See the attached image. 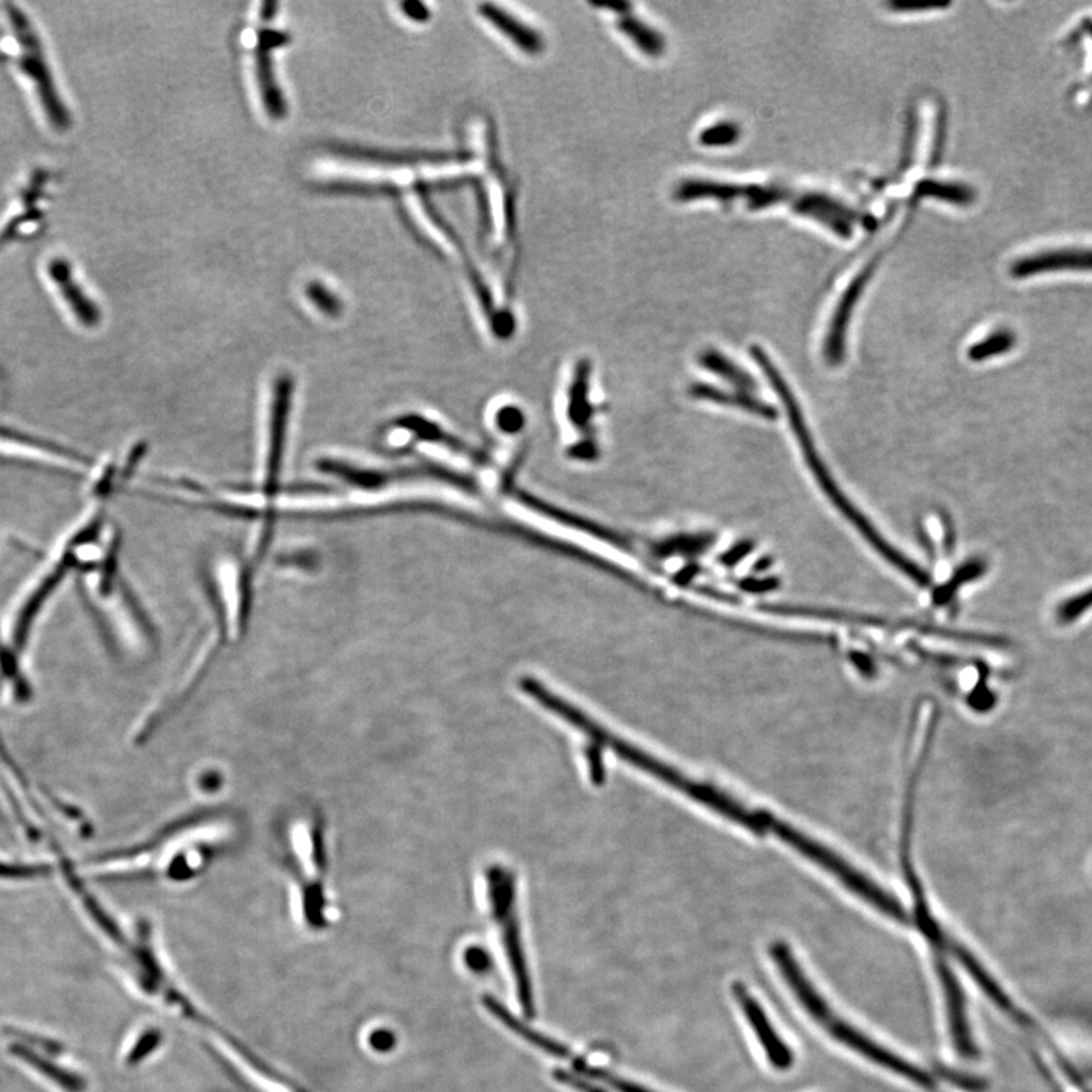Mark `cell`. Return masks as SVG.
<instances>
[{
  "label": "cell",
  "instance_id": "cell-1",
  "mask_svg": "<svg viewBox=\"0 0 1092 1092\" xmlns=\"http://www.w3.org/2000/svg\"><path fill=\"white\" fill-rule=\"evenodd\" d=\"M239 833V819L231 814L198 815L172 825L136 850L108 854L101 864L115 866L116 873H123V876L187 882L227 851Z\"/></svg>",
  "mask_w": 1092,
  "mask_h": 1092
},
{
  "label": "cell",
  "instance_id": "cell-2",
  "mask_svg": "<svg viewBox=\"0 0 1092 1092\" xmlns=\"http://www.w3.org/2000/svg\"><path fill=\"white\" fill-rule=\"evenodd\" d=\"M282 828L284 864L291 897L308 930H325L333 920V895L328 882V850L322 819L313 810L287 815Z\"/></svg>",
  "mask_w": 1092,
  "mask_h": 1092
},
{
  "label": "cell",
  "instance_id": "cell-3",
  "mask_svg": "<svg viewBox=\"0 0 1092 1092\" xmlns=\"http://www.w3.org/2000/svg\"><path fill=\"white\" fill-rule=\"evenodd\" d=\"M749 351H752V357L756 360V363L759 364L760 369H762L763 374L767 375L768 381H770V384L773 385L775 393L780 396L783 407H785L789 422H791L793 435H795L797 440H799L801 453H803L804 458H806V464L810 468L812 475L815 476V480H817L821 489L824 490L825 495H828L829 500L835 504V507L839 510V512L843 513V515L846 516L851 524H853L855 530H858L859 533L866 539V542H868V544L871 545L873 548L876 549V551L879 552L884 560H886V562H890L892 566L897 567L900 573L905 574L906 577H909L910 580L915 581L916 585L927 588V586L931 582L930 575H928L926 571L921 570L919 564L913 563L912 560L908 559V557L901 555L900 551H897L890 542L884 541V539L880 536L879 531L873 527V524L869 522V520L866 519L853 504H851V501L843 494L839 486H836L835 480H833L828 468H825V465L822 464L821 458H819L817 448H815L814 440H812L809 429L806 427V422H804L803 414H801L795 396H793L791 388H788V384H786L780 370L774 366L770 357H768L767 352H764L760 346H752Z\"/></svg>",
  "mask_w": 1092,
  "mask_h": 1092
},
{
  "label": "cell",
  "instance_id": "cell-4",
  "mask_svg": "<svg viewBox=\"0 0 1092 1092\" xmlns=\"http://www.w3.org/2000/svg\"><path fill=\"white\" fill-rule=\"evenodd\" d=\"M770 953L774 964L780 970L783 981L791 988L795 999L800 1001L804 1011L821 1028L828 1030L829 1035L835 1037L844 1046L851 1048L855 1053L864 1056L873 1064L890 1070V1072L897 1074V1076L905 1077L909 1082L919 1085L924 1090H937V1082H935L930 1074L921 1070L920 1066L912 1064V1062L906 1061L901 1056L895 1055L894 1051L879 1046L871 1037L866 1036L861 1030L855 1029L846 1019L836 1015L832 1007L829 1006L828 1000H824V997L812 985L809 977L804 973L799 960L793 956L792 950L789 949L786 942H773Z\"/></svg>",
  "mask_w": 1092,
  "mask_h": 1092
},
{
  "label": "cell",
  "instance_id": "cell-5",
  "mask_svg": "<svg viewBox=\"0 0 1092 1092\" xmlns=\"http://www.w3.org/2000/svg\"><path fill=\"white\" fill-rule=\"evenodd\" d=\"M10 34V57L18 78L34 101L40 118L54 133L71 130L72 116L58 90L52 69L39 31L31 18L16 5H5Z\"/></svg>",
  "mask_w": 1092,
  "mask_h": 1092
},
{
  "label": "cell",
  "instance_id": "cell-6",
  "mask_svg": "<svg viewBox=\"0 0 1092 1092\" xmlns=\"http://www.w3.org/2000/svg\"><path fill=\"white\" fill-rule=\"evenodd\" d=\"M487 894H489L491 913L501 930L502 944H504L505 955H507L513 979H515L520 1006L528 1018H533L536 1015V1001H534L533 983H531L530 968H528L522 937H520L518 912H516L515 876L504 866H490L487 869Z\"/></svg>",
  "mask_w": 1092,
  "mask_h": 1092
},
{
  "label": "cell",
  "instance_id": "cell-7",
  "mask_svg": "<svg viewBox=\"0 0 1092 1092\" xmlns=\"http://www.w3.org/2000/svg\"><path fill=\"white\" fill-rule=\"evenodd\" d=\"M0 464L75 475L86 471V455L43 436L0 424Z\"/></svg>",
  "mask_w": 1092,
  "mask_h": 1092
},
{
  "label": "cell",
  "instance_id": "cell-8",
  "mask_svg": "<svg viewBox=\"0 0 1092 1092\" xmlns=\"http://www.w3.org/2000/svg\"><path fill=\"white\" fill-rule=\"evenodd\" d=\"M500 1019L501 1025L507 1028L510 1032L522 1037L524 1041L544 1051V1053L560 1059V1061H566L567 1064L573 1065L575 1072L586 1077V1079L592 1080V1082L607 1085L610 1090L617 1092H654L642 1087V1085L632 1082V1080L617 1076L615 1073L607 1072V1070L601 1068V1066L589 1064L585 1058H578L564 1044L544 1035V1033L539 1032L536 1029L530 1028L526 1021L516 1017L513 1012H504Z\"/></svg>",
  "mask_w": 1092,
  "mask_h": 1092
},
{
  "label": "cell",
  "instance_id": "cell-9",
  "mask_svg": "<svg viewBox=\"0 0 1092 1092\" xmlns=\"http://www.w3.org/2000/svg\"><path fill=\"white\" fill-rule=\"evenodd\" d=\"M49 184L50 175L45 169L35 170L28 178L27 184L18 191L13 206L0 224V249L13 245L17 240L31 239L42 231L46 222L43 203Z\"/></svg>",
  "mask_w": 1092,
  "mask_h": 1092
},
{
  "label": "cell",
  "instance_id": "cell-10",
  "mask_svg": "<svg viewBox=\"0 0 1092 1092\" xmlns=\"http://www.w3.org/2000/svg\"><path fill=\"white\" fill-rule=\"evenodd\" d=\"M1010 273L1015 279L1092 275V243L1037 247L1012 261Z\"/></svg>",
  "mask_w": 1092,
  "mask_h": 1092
},
{
  "label": "cell",
  "instance_id": "cell-11",
  "mask_svg": "<svg viewBox=\"0 0 1092 1092\" xmlns=\"http://www.w3.org/2000/svg\"><path fill=\"white\" fill-rule=\"evenodd\" d=\"M291 36L278 29L263 28L258 31L254 46L255 72H257L258 89L266 112L272 119L282 120L287 116V101L282 87L276 81L273 65V49L290 43Z\"/></svg>",
  "mask_w": 1092,
  "mask_h": 1092
},
{
  "label": "cell",
  "instance_id": "cell-12",
  "mask_svg": "<svg viewBox=\"0 0 1092 1092\" xmlns=\"http://www.w3.org/2000/svg\"><path fill=\"white\" fill-rule=\"evenodd\" d=\"M45 276L64 308L81 327L94 328L102 319L101 308L76 279L72 264L64 257H52L45 266Z\"/></svg>",
  "mask_w": 1092,
  "mask_h": 1092
},
{
  "label": "cell",
  "instance_id": "cell-13",
  "mask_svg": "<svg viewBox=\"0 0 1092 1092\" xmlns=\"http://www.w3.org/2000/svg\"><path fill=\"white\" fill-rule=\"evenodd\" d=\"M733 996L742 1012H744L746 1021L755 1030L757 1041L762 1046L768 1062L778 1072L791 1070L793 1061H795L791 1047H788V1044L783 1041L777 1030L771 1025L770 1018H768L763 1007L760 1006L759 1001L752 996V992L741 982L734 983Z\"/></svg>",
  "mask_w": 1092,
  "mask_h": 1092
},
{
  "label": "cell",
  "instance_id": "cell-14",
  "mask_svg": "<svg viewBox=\"0 0 1092 1092\" xmlns=\"http://www.w3.org/2000/svg\"><path fill=\"white\" fill-rule=\"evenodd\" d=\"M791 209L801 216L814 218L843 239H850L853 236L851 222H861L864 225L874 222L873 217H865L864 214L824 193H795L791 200Z\"/></svg>",
  "mask_w": 1092,
  "mask_h": 1092
},
{
  "label": "cell",
  "instance_id": "cell-15",
  "mask_svg": "<svg viewBox=\"0 0 1092 1092\" xmlns=\"http://www.w3.org/2000/svg\"><path fill=\"white\" fill-rule=\"evenodd\" d=\"M937 973L942 992H944L953 1046L960 1058L971 1061V1059L977 1058V1047H975L973 1035H971L962 988H960L952 967L941 956H938L937 959Z\"/></svg>",
  "mask_w": 1092,
  "mask_h": 1092
},
{
  "label": "cell",
  "instance_id": "cell-16",
  "mask_svg": "<svg viewBox=\"0 0 1092 1092\" xmlns=\"http://www.w3.org/2000/svg\"><path fill=\"white\" fill-rule=\"evenodd\" d=\"M877 261H879V257H877L876 260L871 261L868 266H865L864 271L855 276L850 286H848L846 293H844L843 298H840L839 304H837L835 316H833L832 323H830L828 340H825L824 346L825 360H828V363L832 364V366H837V364L843 362L844 354H846V334L851 313H853L859 298H861L862 293H864L865 286L868 284L869 278H871Z\"/></svg>",
  "mask_w": 1092,
  "mask_h": 1092
},
{
  "label": "cell",
  "instance_id": "cell-17",
  "mask_svg": "<svg viewBox=\"0 0 1092 1092\" xmlns=\"http://www.w3.org/2000/svg\"><path fill=\"white\" fill-rule=\"evenodd\" d=\"M336 156L354 162L382 164V166H414V164H436L460 162L468 160L466 152H428V151H381V149L357 148V146H336L331 148Z\"/></svg>",
  "mask_w": 1092,
  "mask_h": 1092
},
{
  "label": "cell",
  "instance_id": "cell-18",
  "mask_svg": "<svg viewBox=\"0 0 1092 1092\" xmlns=\"http://www.w3.org/2000/svg\"><path fill=\"white\" fill-rule=\"evenodd\" d=\"M480 13L484 18L490 21L495 28L500 29L502 34L512 40L516 46L520 47V50L530 55L541 54L544 50V40L533 29L528 28L518 18L510 16L504 10L498 9V6L491 5V3H483L480 5Z\"/></svg>",
  "mask_w": 1092,
  "mask_h": 1092
},
{
  "label": "cell",
  "instance_id": "cell-19",
  "mask_svg": "<svg viewBox=\"0 0 1092 1092\" xmlns=\"http://www.w3.org/2000/svg\"><path fill=\"white\" fill-rule=\"evenodd\" d=\"M692 393L697 398L713 400V403L724 404V406L738 407V409L748 411V413L756 414V416L770 419V421H774L778 416L773 406L762 403V400L749 395L748 392H724L719 391V389L710 388V385L698 384L692 389Z\"/></svg>",
  "mask_w": 1092,
  "mask_h": 1092
},
{
  "label": "cell",
  "instance_id": "cell-20",
  "mask_svg": "<svg viewBox=\"0 0 1092 1092\" xmlns=\"http://www.w3.org/2000/svg\"><path fill=\"white\" fill-rule=\"evenodd\" d=\"M11 1053L16 1056V1058L21 1059V1061L28 1062L29 1065L34 1066L36 1072L42 1073L43 1076L52 1080V1082L58 1085V1087L63 1088L64 1091L82 1092L84 1088H86V1083H84L81 1077L76 1076V1074L64 1072V1070H61L60 1066L52 1064V1062L47 1061V1059L42 1058V1056L32 1053V1051L25 1046L11 1047Z\"/></svg>",
  "mask_w": 1092,
  "mask_h": 1092
},
{
  "label": "cell",
  "instance_id": "cell-21",
  "mask_svg": "<svg viewBox=\"0 0 1092 1092\" xmlns=\"http://www.w3.org/2000/svg\"><path fill=\"white\" fill-rule=\"evenodd\" d=\"M915 192L921 198H935L960 207L971 206L975 200L974 188L964 182L923 180L916 184Z\"/></svg>",
  "mask_w": 1092,
  "mask_h": 1092
},
{
  "label": "cell",
  "instance_id": "cell-22",
  "mask_svg": "<svg viewBox=\"0 0 1092 1092\" xmlns=\"http://www.w3.org/2000/svg\"><path fill=\"white\" fill-rule=\"evenodd\" d=\"M986 571H988V562L981 559V557L967 560V562L957 567L944 585L939 586L937 591H935V603L938 606H944V604L950 603L962 586L967 585V582L979 580V578L986 574Z\"/></svg>",
  "mask_w": 1092,
  "mask_h": 1092
},
{
  "label": "cell",
  "instance_id": "cell-23",
  "mask_svg": "<svg viewBox=\"0 0 1092 1092\" xmlns=\"http://www.w3.org/2000/svg\"><path fill=\"white\" fill-rule=\"evenodd\" d=\"M700 363L701 366H704L706 369L710 370V373L718 374L721 378H724V380L737 385L739 391L749 393L757 389L756 381L753 380L752 375L745 373V370L741 369V367H738L737 364L731 362L730 359H727V357L719 354L718 351L704 352V354L700 357Z\"/></svg>",
  "mask_w": 1092,
  "mask_h": 1092
},
{
  "label": "cell",
  "instance_id": "cell-24",
  "mask_svg": "<svg viewBox=\"0 0 1092 1092\" xmlns=\"http://www.w3.org/2000/svg\"><path fill=\"white\" fill-rule=\"evenodd\" d=\"M618 28L630 40H633L642 52L651 55V57H658V55L664 54V36L654 31L653 28L648 27L647 24H642V21L637 20L635 17H624L621 18V21H618Z\"/></svg>",
  "mask_w": 1092,
  "mask_h": 1092
},
{
  "label": "cell",
  "instance_id": "cell-25",
  "mask_svg": "<svg viewBox=\"0 0 1092 1092\" xmlns=\"http://www.w3.org/2000/svg\"><path fill=\"white\" fill-rule=\"evenodd\" d=\"M795 196V192L782 185H741L739 199H745L749 210H762L775 203L788 202Z\"/></svg>",
  "mask_w": 1092,
  "mask_h": 1092
},
{
  "label": "cell",
  "instance_id": "cell-26",
  "mask_svg": "<svg viewBox=\"0 0 1092 1092\" xmlns=\"http://www.w3.org/2000/svg\"><path fill=\"white\" fill-rule=\"evenodd\" d=\"M1015 345H1017V336L1011 330L994 331L988 337L968 349V359L974 363L985 362L992 357L1007 354L1015 348Z\"/></svg>",
  "mask_w": 1092,
  "mask_h": 1092
},
{
  "label": "cell",
  "instance_id": "cell-27",
  "mask_svg": "<svg viewBox=\"0 0 1092 1092\" xmlns=\"http://www.w3.org/2000/svg\"><path fill=\"white\" fill-rule=\"evenodd\" d=\"M1092 609V588L1087 591L1076 593L1074 596H1070L1059 604L1056 609V619H1058L1061 625H1072L1074 622L1079 621L1087 611Z\"/></svg>",
  "mask_w": 1092,
  "mask_h": 1092
},
{
  "label": "cell",
  "instance_id": "cell-28",
  "mask_svg": "<svg viewBox=\"0 0 1092 1092\" xmlns=\"http://www.w3.org/2000/svg\"><path fill=\"white\" fill-rule=\"evenodd\" d=\"M741 138V127L733 122H723L708 127L700 134V143L708 148H723L737 143Z\"/></svg>",
  "mask_w": 1092,
  "mask_h": 1092
},
{
  "label": "cell",
  "instance_id": "cell-29",
  "mask_svg": "<svg viewBox=\"0 0 1092 1092\" xmlns=\"http://www.w3.org/2000/svg\"><path fill=\"white\" fill-rule=\"evenodd\" d=\"M307 297L325 315L337 316L342 312V302L323 284L309 283L307 286Z\"/></svg>",
  "mask_w": 1092,
  "mask_h": 1092
},
{
  "label": "cell",
  "instance_id": "cell-30",
  "mask_svg": "<svg viewBox=\"0 0 1092 1092\" xmlns=\"http://www.w3.org/2000/svg\"><path fill=\"white\" fill-rule=\"evenodd\" d=\"M465 964L472 973L487 974L491 970V957L487 950L480 945H471L465 952Z\"/></svg>",
  "mask_w": 1092,
  "mask_h": 1092
},
{
  "label": "cell",
  "instance_id": "cell-31",
  "mask_svg": "<svg viewBox=\"0 0 1092 1092\" xmlns=\"http://www.w3.org/2000/svg\"><path fill=\"white\" fill-rule=\"evenodd\" d=\"M552 1076H555L557 1082L566 1085V1087L573 1088V1090L580 1092H607L595 1082H592V1080L586 1079L580 1074L566 1072V1070H556Z\"/></svg>",
  "mask_w": 1092,
  "mask_h": 1092
},
{
  "label": "cell",
  "instance_id": "cell-32",
  "mask_svg": "<svg viewBox=\"0 0 1092 1092\" xmlns=\"http://www.w3.org/2000/svg\"><path fill=\"white\" fill-rule=\"evenodd\" d=\"M891 10L901 11V13H912V11H927V10H944L949 9L950 2H935V0H892L888 3Z\"/></svg>",
  "mask_w": 1092,
  "mask_h": 1092
},
{
  "label": "cell",
  "instance_id": "cell-33",
  "mask_svg": "<svg viewBox=\"0 0 1092 1092\" xmlns=\"http://www.w3.org/2000/svg\"><path fill=\"white\" fill-rule=\"evenodd\" d=\"M778 586H780V581L775 577L745 578V580L741 581L739 588L748 593H767L775 591Z\"/></svg>",
  "mask_w": 1092,
  "mask_h": 1092
},
{
  "label": "cell",
  "instance_id": "cell-34",
  "mask_svg": "<svg viewBox=\"0 0 1092 1092\" xmlns=\"http://www.w3.org/2000/svg\"><path fill=\"white\" fill-rule=\"evenodd\" d=\"M753 549H755V544H753L752 541L739 542V544L734 545L733 548L728 549V551L721 556L719 562L723 563L724 566H734V564L744 560L745 557L753 551Z\"/></svg>",
  "mask_w": 1092,
  "mask_h": 1092
},
{
  "label": "cell",
  "instance_id": "cell-35",
  "mask_svg": "<svg viewBox=\"0 0 1092 1092\" xmlns=\"http://www.w3.org/2000/svg\"><path fill=\"white\" fill-rule=\"evenodd\" d=\"M939 1074H941L942 1077H945L946 1080H950V1082L955 1083L956 1087L962 1088V1090L975 1091L981 1090L982 1088V1083L977 1082V1080L964 1076V1074L953 1072V1070L941 1068L939 1070Z\"/></svg>",
  "mask_w": 1092,
  "mask_h": 1092
},
{
  "label": "cell",
  "instance_id": "cell-36",
  "mask_svg": "<svg viewBox=\"0 0 1092 1092\" xmlns=\"http://www.w3.org/2000/svg\"><path fill=\"white\" fill-rule=\"evenodd\" d=\"M400 9H403L406 16H409L414 21H424L429 17V10L425 3L406 2L400 5Z\"/></svg>",
  "mask_w": 1092,
  "mask_h": 1092
},
{
  "label": "cell",
  "instance_id": "cell-37",
  "mask_svg": "<svg viewBox=\"0 0 1092 1092\" xmlns=\"http://www.w3.org/2000/svg\"><path fill=\"white\" fill-rule=\"evenodd\" d=\"M906 134H908V136H906L905 155H903V166H909V163H912L913 143H915L916 134V120L915 118H913V115L912 119H909V131Z\"/></svg>",
  "mask_w": 1092,
  "mask_h": 1092
},
{
  "label": "cell",
  "instance_id": "cell-38",
  "mask_svg": "<svg viewBox=\"0 0 1092 1092\" xmlns=\"http://www.w3.org/2000/svg\"><path fill=\"white\" fill-rule=\"evenodd\" d=\"M942 527H944V548L949 555L955 551L956 536L955 527H953L952 519L949 515H942Z\"/></svg>",
  "mask_w": 1092,
  "mask_h": 1092
},
{
  "label": "cell",
  "instance_id": "cell-39",
  "mask_svg": "<svg viewBox=\"0 0 1092 1092\" xmlns=\"http://www.w3.org/2000/svg\"><path fill=\"white\" fill-rule=\"evenodd\" d=\"M278 6L279 3L275 2V0H269V2H264L263 5H261V18H263L264 21H271L272 18L276 16V11H278Z\"/></svg>",
  "mask_w": 1092,
  "mask_h": 1092
},
{
  "label": "cell",
  "instance_id": "cell-40",
  "mask_svg": "<svg viewBox=\"0 0 1092 1092\" xmlns=\"http://www.w3.org/2000/svg\"><path fill=\"white\" fill-rule=\"evenodd\" d=\"M771 564H773V560H771V559H762V560H760V562L756 563V571H757V573H763V571L770 570Z\"/></svg>",
  "mask_w": 1092,
  "mask_h": 1092
},
{
  "label": "cell",
  "instance_id": "cell-41",
  "mask_svg": "<svg viewBox=\"0 0 1092 1092\" xmlns=\"http://www.w3.org/2000/svg\"><path fill=\"white\" fill-rule=\"evenodd\" d=\"M3 385H5V374H3L2 367H0V391H2Z\"/></svg>",
  "mask_w": 1092,
  "mask_h": 1092
}]
</instances>
